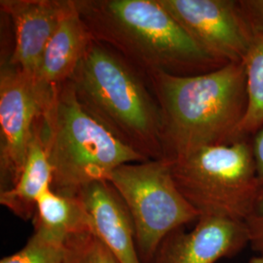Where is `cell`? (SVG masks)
I'll use <instances>...</instances> for the list:
<instances>
[{
    "mask_svg": "<svg viewBox=\"0 0 263 263\" xmlns=\"http://www.w3.org/2000/svg\"><path fill=\"white\" fill-rule=\"evenodd\" d=\"M144 76L159 105L165 158L235 141L248 104L244 62L196 76Z\"/></svg>",
    "mask_w": 263,
    "mask_h": 263,
    "instance_id": "1",
    "label": "cell"
},
{
    "mask_svg": "<svg viewBox=\"0 0 263 263\" xmlns=\"http://www.w3.org/2000/svg\"><path fill=\"white\" fill-rule=\"evenodd\" d=\"M92 37L143 76H196L226 66L198 46L159 0H74Z\"/></svg>",
    "mask_w": 263,
    "mask_h": 263,
    "instance_id": "2",
    "label": "cell"
},
{
    "mask_svg": "<svg viewBox=\"0 0 263 263\" xmlns=\"http://www.w3.org/2000/svg\"><path fill=\"white\" fill-rule=\"evenodd\" d=\"M69 81L81 105L116 138L146 159L165 158L159 105L126 59L93 40Z\"/></svg>",
    "mask_w": 263,
    "mask_h": 263,
    "instance_id": "3",
    "label": "cell"
},
{
    "mask_svg": "<svg viewBox=\"0 0 263 263\" xmlns=\"http://www.w3.org/2000/svg\"><path fill=\"white\" fill-rule=\"evenodd\" d=\"M42 120L51 188L58 194L76 197L88 184L107 180L118 167L148 160L85 109L69 80L53 88Z\"/></svg>",
    "mask_w": 263,
    "mask_h": 263,
    "instance_id": "4",
    "label": "cell"
},
{
    "mask_svg": "<svg viewBox=\"0 0 263 263\" xmlns=\"http://www.w3.org/2000/svg\"><path fill=\"white\" fill-rule=\"evenodd\" d=\"M172 175L199 216L244 221L260 189L252 138L203 147L172 160Z\"/></svg>",
    "mask_w": 263,
    "mask_h": 263,
    "instance_id": "5",
    "label": "cell"
},
{
    "mask_svg": "<svg viewBox=\"0 0 263 263\" xmlns=\"http://www.w3.org/2000/svg\"><path fill=\"white\" fill-rule=\"evenodd\" d=\"M107 180L129 208L142 263H151L171 232L199 218L197 211L177 187L168 158L125 164L114 170Z\"/></svg>",
    "mask_w": 263,
    "mask_h": 263,
    "instance_id": "6",
    "label": "cell"
},
{
    "mask_svg": "<svg viewBox=\"0 0 263 263\" xmlns=\"http://www.w3.org/2000/svg\"><path fill=\"white\" fill-rule=\"evenodd\" d=\"M52 89L9 63L0 74V192L14 186Z\"/></svg>",
    "mask_w": 263,
    "mask_h": 263,
    "instance_id": "7",
    "label": "cell"
},
{
    "mask_svg": "<svg viewBox=\"0 0 263 263\" xmlns=\"http://www.w3.org/2000/svg\"><path fill=\"white\" fill-rule=\"evenodd\" d=\"M208 55L227 65L243 63L254 30L236 0H159Z\"/></svg>",
    "mask_w": 263,
    "mask_h": 263,
    "instance_id": "8",
    "label": "cell"
},
{
    "mask_svg": "<svg viewBox=\"0 0 263 263\" xmlns=\"http://www.w3.org/2000/svg\"><path fill=\"white\" fill-rule=\"evenodd\" d=\"M249 245L244 221L199 216L194 227L174 230L160 244L151 263H216Z\"/></svg>",
    "mask_w": 263,
    "mask_h": 263,
    "instance_id": "9",
    "label": "cell"
},
{
    "mask_svg": "<svg viewBox=\"0 0 263 263\" xmlns=\"http://www.w3.org/2000/svg\"><path fill=\"white\" fill-rule=\"evenodd\" d=\"M70 5L71 0H1V10L15 31L10 65L35 78L48 43Z\"/></svg>",
    "mask_w": 263,
    "mask_h": 263,
    "instance_id": "10",
    "label": "cell"
},
{
    "mask_svg": "<svg viewBox=\"0 0 263 263\" xmlns=\"http://www.w3.org/2000/svg\"><path fill=\"white\" fill-rule=\"evenodd\" d=\"M91 220L93 233L119 263H142L139 256L136 228L129 208L108 180L85 186L76 196Z\"/></svg>",
    "mask_w": 263,
    "mask_h": 263,
    "instance_id": "11",
    "label": "cell"
},
{
    "mask_svg": "<svg viewBox=\"0 0 263 263\" xmlns=\"http://www.w3.org/2000/svg\"><path fill=\"white\" fill-rule=\"evenodd\" d=\"M93 40L74 0H71L43 53L35 76L38 83L52 89L68 81Z\"/></svg>",
    "mask_w": 263,
    "mask_h": 263,
    "instance_id": "12",
    "label": "cell"
},
{
    "mask_svg": "<svg viewBox=\"0 0 263 263\" xmlns=\"http://www.w3.org/2000/svg\"><path fill=\"white\" fill-rule=\"evenodd\" d=\"M53 169L43 136L42 117L38 120L19 178L13 187L0 192V204L24 220L32 219L39 196L52 186Z\"/></svg>",
    "mask_w": 263,
    "mask_h": 263,
    "instance_id": "13",
    "label": "cell"
},
{
    "mask_svg": "<svg viewBox=\"0 0 263 263\" xmlns=\"http://www.w3.org/2000/svg\"><path fill=\"white\" fill-rule=\"evenodd\" d=\"M31 220L34 231L64 244L72 236L93 233L91 220L80 200L58 194L52 188L38 198Z\"/></svg>",
    "mask_w": 263,
    "mask_h": 263,
    "instance_id": "14",
    "label": "cell"
},
{
    "mask_svg": "<svg viewBox=\"0 0 263 263\" xmlns=\"http://www.w3.org/2000/svg\"><path fill=\"white\" fill-rule=\"evenodd\" d=\"M244 65L248 104L235 141L251 139L263 126V34H255Z\"/></svg>",
    "mask_w": 263,
    "mask_h": 263,
    "instance_id": "15",
    "label": "cell"
},
{
    "mask_svg": "<svg viewBox=\"0 0 263 263\" xmlns=\"http://www.w3.org/2000/svg\"><path fill=\"white\" fill-rule=\"evenodd\" d=\"M0 263H65V244L33 231L19 252L3 257Z\"/></svg>",
    "mask_w": 263,
    "mask_h": 263,
    "instance_id": "16",
    "label": "cell"
},
{
    "mask_svg": "<svg viewBox=\"0 0 263 263\" xmlns=\"http://www.w3.org/2000/svg\"><path fill=\"white\" fill-rule=\"evenodd\" d=\"M65 263H119L107 247L93 233L68 238L65 243Z\"/></svg>",
    "mask_w": 263,
    "mask_h": 263,
    "instance_id": "17",
    "label": "cell"
},
{
    "mask_svg": "<svg viewBox=\"0 0 263 263\" xmlns=\"http://www.w3.org/2000/svg\"><path fill=\"white\" fill-rule=\"evenodd\" d=\"M244 223L252 250L257 254H263V187L259 189Z\"/></svg>",
    "mask_w": 263,
    "mask_h": 263,
    "instance_id": "18",
    "label": "cell"
},
{
    "mask_svg": "<svg viewBox=\"0 0 263 263\" xmlns=\"http://www.w3.org/2000/svg\"><path fill=\"white\" fill-rule=\"evenodd\" d=\"M254 34H263V0H239Z\"/></svg>",
    "mask_w": 263,
    "mask_h": 263,
    "instance_id": "19",
    "label": "cell"
},
{
    "mask_svg": "<svg viewBox=\"0 0 263 263\" xmlns=\"http://www.w3.org/2000/svg\"><path fill=\"white\" fill-rule=\"evenodd\" d=\"M252 146L259 184L263 187V126L252 137Z\"/></svg>",
    "mask_w": 263,
    "mask_h": 263,
    "instance_id": "20",
    "label": "cell"
},
{
    "mask_svg": "<svg viewBox=\"0 0 263 263\" xmlns=\"http://www.w3.org/2000/svg\"><path fill=\"white\" fill-rule=\"evenodd\" d=\"M250 263H263V254H256L253 258H251Z\"/></svg>",
    "mask_w": 263,
    "mask_h": 263,
    "instance_id": "21",
    "label": "cell"
}]
</instances>
